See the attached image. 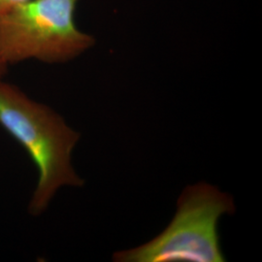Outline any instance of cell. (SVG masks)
<instances>
[{
  "label": "cell",
  "mask_w": 262,
  "mask_h": 262,
  "mask_svg": "<svg viewBox=\"0 0 262 262\" xmlns=\"http://www.w3.org/2000/svg\"><path fill=\"white\" fill-rule=\"evenodd\" d=\"M0 126L28 151L37 167V186L28 207L31 215H41L60 187L84 186L71 162L80 133L47 105L2 80Z\"/></svg>",
  "instance_id": "6da1fadb"
},
{
  "label": "cell",
  "mask_w": 262,
  "mask_h": 262,
  "mask_svg": "<svg viewBox=\"0 0 262 262\" xmlns=\"http://www.w3.org/2000/svg\"><path fill=\"white\" fill-rule=\"evenodd\" d=\"M234 199L204 182L184 189L168 226L148 243L113 254L117 262H223L217 224Z\"/></svg>",
  "instance_id": "7a4b0ae2"
},
{
  "label": "cell",
  "mask_w": 262,
  "mask_h": 262,
  "mask_svg": "<svg viewBox=\"0 0 262 262\" xmlns=\"http://www.w3.org/2000/svg\"><path fill=\"white\" fill-rule=\"evenodd\" d=\"M80 0H28L0 15V57L6 64L34 58L63 63L93 47L95 39L77 28Z\"/></svg>",
  "instance_id": "3957f363"
},
{
  "label": "cell",
  "mask_w": 262,
  "mask_h": 262,
  "mask_svg": "<svg viewBox=\"0 0 262 262\" xmlns=\"http://www.w3.org/2000/svg\"><path fill=\"white\" fill-rule=\"evenodd\" d=\"M28 0H0V15L6 13L10 9L14 8L15 6L19 5L20 3L27 2Z\"/></svg>",
  "instance_id": "277c9868"
},
{
  "label": "cell",
  "mask_w": 262,
  "mask_h": 262,
  "mask_svg": "<svg viewBox=\"0 0 262 262\" xmlns=\"http://www.w3.org/2000/svg\"><path fill=\"white\" fill-rule=\"evenodd\" d=\"M7 67H8V64H6V63L1 59V57H0V81L2 80L3 76L6 74Z\"/></svg>",
  "instance_id": "5b68a950"
}]
</instances>
